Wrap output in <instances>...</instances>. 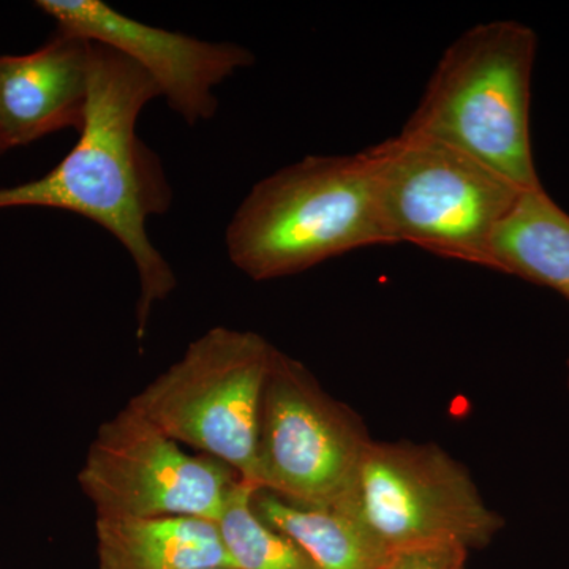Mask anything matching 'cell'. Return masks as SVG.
Wrapping results in <instances>:
<instances>
[{"instance_id":"obj_18","label":"cell","mask_w":569,"mask_h":569,"mask_svg":"<svg viewBox=\"0 0 569 569\" xmlns=\"http://www.w3.org/2000/svg\"><path fill=\"white\" fill-rule=\"evenodd\" d=\"M211 569H228V568H211Z\"/></svg>"},{"instance_id":"obj_9","label":"cell","mask_w":569,"mask_h":569,"mask_svg":"<svg viewBox=\"0 0 569 569\" xmlns=\"http://www.w3.org/2000/svg\"><path fill=\"white\" fill-rule=\"evenodd\" d=\"M36 7L54 20L58 31L107 44L137 63L190 126L211 121L219 110L216 89L254 62L241 44L153 28L102 0H37Z\"/></svg>"},{"instance_id":"obj_8","label":"cell","mask_w":569,"mask_h":569,"mask_svg":"<svg viewBox=\"0 0 569 569\" xmlns=\"http://www.w3.org/2000/svg\"><path fill=\"white\" fill-rule=\"evenodd\" d=\"M239 477L208 455H189L127 403L97 429L78 485L97 518L186 516L217 522Z\"/></svg>"},{"instance_id":"obj_13","label":"cell","mask_w":569,"mask_h":569,"mask_svg":"<svg viewBox=\"0 0 569 569\" xmlns=\"http://www.w3.org/2000/svg\"><path fill=\"white\" fill-rule=\"evenodd\" d=\"M258 518L293 539L318 569H378L388 550L350 509L312 508L258 490Z\"/></svg>"},{"instance_id":"obj_17","label":"cell","mask_w":569,"mask_h":569,"mask_svg":"<svg viewBox=\"0 0 569 569\" xmlns=\"http://www.w3.org/2000/svg\"><path fill=\"white\" fill-rule=\"evenodd\" d=\"M567 366H568V388H569V358H568Z\"/></svg>"},{"instance_id":"obj_3","label":"cell","mask_w":569,"mask_h":569,"mask_svg":"<svg viewBox=\"0 0 569 569\" xmlns=\"http://www.w3.org/2000/svg\"><path fill=\"white\" fill-rule=\"evenodd\" d=\"M388 246L365 151L309 156L254 183L224 233L231 263L272 280L366 247Z\"/></svg>"},{"instance_id":"obj_4","label":"cell","mask_w":569,"mask_h":569,"mask_svg":"<svg viewBox=\"0 0 569 569\" xmlns=\"http://www.w3.org/2000/svg\"><path fill=\"white\" fill-rule=\"evenodd\" d=\"M388 246L492 269V242L523 190L467 153L400 132L365 149Z\"/></svg>"},{"instance_id":"obj_12","label":"cell","mask_w":569,"mask_h":569,"mask_svg":"<svg viewBox=\"0 0 569 569\" xmlns=\"http://www.w3.org/2000/svg\"><path fill=\"white\" fill-rule=\"evenodd\" d=\"M492 271L550 288L569 301V213L545 187L520 194L498 227Z\"/></svg>"},{"instance_id":"obj_1","label":"cell","mask_w":569,"mask_h":569,"mask_svg":"<svg viewBox=\"0 0 569 569\" xmlns=\"http://www.w3.org/2000/svg\"><path fill=\"white\" fill-rule=\"evenodd\" d=\"M89 41V40H88ZM159 88L133 61L89 41V93L80 140L50 173L0 189V211L48 208L78 213L114 236L132 258L140 282L137 339H144L153 307L178 287L149 239L148 219L167 211L170 187L162 164L138 138V119Z\"/></svg>"},{"instance_id":"obj_2","label":"cell","mask_w":569,"mask_h":569,"mask_svg":"<svg viewBox=\"0 0 569 569\" xmlns=\"http://www.w3.org/2000/svg\"><path fill=\"white\" fill-rule=\"evenodd\" d=\"M537 33L482 22L447 48L402 132L470 156L520 190L541 189L530 137Z\"/></svg>"},{"instance_id":"obj_16","label":"cell","mask_w":569,"mask_h":569,"mask_svg":"<svg viewBox=\"0 0 569 569\" xmlns=\"http://www.w3.org/2000/svg\"><path fill=\"white\" fill-rule=\"evenodd\" d=\"M7 151H9V149H7L6 142H3L2 133H0V156Z\"/></svg>"},{"instance_id":"obj_7","label":"cell","mask_w":569,"mask_h":569,"mask_svg":"<svg viewBox=\"0 0 569 569\" xmlns=\"http://www.w3.org/2000/svg\"><path fill=\"white\" fill-rule=\"evenodd\" d=\"M370 441L355 415L326 395L301 362L276 351L261 400L254 475L260 490L302 507H339Z\"/></svg>"},{"instance_id":"obj_10","label":"cell","mask_w":569,"mask_h":569,"mask_svg":"<svg viewBox=\"0 0 569 569\" xmlns=\"http://www.w3.org/2000/svg\"><path fill=\"white\" fill-rule=\"evenodd\" d=\"M89 41L58 31L39 50L0 56V133L20 148L84 123Z\"/></svg>"},{"instance_id":"obj_6","label":"cell","mask_w":569,"mask_h":569,"mask_svg":"<svg viewBox=\"0 0 569 569\" xmlns=\"http://www.w3.org/2000/svg\"><path fill=\"white\" fill-rule=\"evenodd\" d=\"M339 507L350 509L388 552L433 545L485 548L503 527L466 467L436 445L370 441Z\"/></svg>"},{"instance_id":"obj_5","label":"cell","mask_w":569,"mask_h":569,"mask_svg":"<svg viewBox=\"0 0 569 569\" xmlns=\"http://www.w3.org/2000/svg\"><path fill=\"white\" fill-rule=\"evenodd\" d=\"M276 351L257 332L217 326L129 403L178 443L254 485L261 400Z\"/></svg>"},{"instance_id":"obj_11","label":"cell","mask_w":569,"mask_h":569,"mask_svg":"<svg viewBox=\"0 0 569 569\" xmlns=\"http://www.w3.org/2000/svg\"><path fill=\"white\" fill-rule=\"evenodd\" d=\"M99 569H234L212 520L97 518Z\"/></svg>"},{"instance_id":"obj_15","label":"cell","mask_w":569,"mask_h":569,"mask_svg":"<svg viewBox=\"0 0 569 569\" xmlns=\"http://www.w3.org/2000/svg\"><path fill=\"white\" fill-rule=\"evenodd\" d=\"M468 550L451 545L392 550L378 569H467Z\"/></svg>"},{"instance_id":"obj_14","label":"cell","mask_w":569,"mask_h":569,"mask_svg":"<svg viewBox=\"0 0 569 569\" xmlns=\"http://www.w3.org/2000/svg\"><path fill=\"white\" fill-rule=\"evenodd\" d=\"M257 486L239 478L217 520L220 538L234 569H318L298 545L258 518Z\"/></svg>"}]
</instances>
